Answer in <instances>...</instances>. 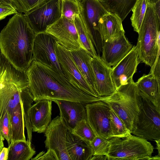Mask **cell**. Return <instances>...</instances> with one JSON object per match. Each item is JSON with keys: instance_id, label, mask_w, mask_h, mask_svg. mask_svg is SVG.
I'll return each mask as SVG.
<instances>
[{"instance_id": "6da1fadb", "label": "cell", "mask_w": 160, "mask_h": 160, "mask_svg": "<svg viewBox=\"0 0 160 160\" xmlns=\"http://www.w3.org/2000/svg\"><path fill=\"white\" fill-rule=\"evenodd\" d=\"M28 88L33 101L67 100L85 104L101 101L56 69L32 60L27 70Z\"/></svg>"}, {"instance_id": "7a4b0ae2", "label": "cell", "mask_w": 160, "mask_h": 160, "mask_svg": "<svg viewBox=\"0 0 160 160\" xmlns=\"http://www.w3.org/2000/svg\"><path fill=\"white\" fill-rule=\"evenodd\" d=\"M36 34L24 14L17 12L0 33L1 52L16 68L26 71L33 60Z\"/></svg>"}, {"instance_id": "3957f363", "label": "cell", "mask_w": 160, "mask_h": 160, "mask_svg": "<svg viewBox=\"0 0 160 160\" xmlns=\"http://www.w3.org/2000/svg\"><path fill=\"white\" fill-rule=\"evenodd\" d=\"M122 120L131 133L139 113L142 98L133 78L111 95L100 97Z\"/></svg>"}, {"instance_id": "277c9868", "label": "cell", "mask_w": 160, "mask_h": 160, "mask_svg": "<svg viewBox=\"0 0 160 160\" xmlns=\"http://www.w3.org/2000/svg\"><path fill=\"white\" fill-rule=\"evenodd\" d=\"M25 71L14 67L0 54V120L6 111L10 115L20 102V89L28 85Z\"/></svg>"}, {"instance_id": "5b68a950", "label": "cell", "mask_w": 160, "mask_h": 160, "mask_svg": "<svg viewBox=\"0 0 160 160\" xmlns=\"http://www.w3.org/2000/svg\"><path fill=\"white\" fill-rule=\"evenodd\" d=\"M138 33L136 46L140 61L152 67L160 56V17L153 3L147 2L145 16Z\"/></svg>"}, {"instance_id": "8992f818", "label": "cell", "mask_w": 160, "mask_h": 160, "mask_svg": "<svg viewBox=\"0 0 160 160\" xmlns=\"http://www.w3.org/2000/svg\"><path fill=\"white\" fill-rule=\"evenodd\" d=\"M108 160H149L154 147L147 140L131 134L108 139Z\"/></svg>"}, {"instance_id": "52a82bcc", "label": "cell", "mask_w": 160, "mask_h": 160, "mask_svg": "<svg viewBox=\"0 0 160 160\" xmlns=\"http://www.w3.org/2000/svg\"><path fill=\"white\" fill-rule=\"evenodd\" d=\"M80 15L86 31L98 56L102 52L103 40L100 27V20L108 12L99 0H82Z\"/></svg>"}, {"instance_id": "ba28073f", "label": "cell", "mask_w": 160, "mask_h": 160, "mask_svg": "<svg viewBox=\"0 0 160 160\" xmlns=\"http://www.w3.org/2000/svg\"><path fill=\"white\" fill-rule=\"evenodd\" d=\"M142 98L140 112L131 134L147 140L160 139V110L146 98Z\"/></svg>"}, {"instance_id": "9c48e42d", "label": "cell", "mask_w": 160, "mask_h": 160, "mask_svg": "<svg viewBox=\"0 0 160 160\" xmlns=\"http://www.w3.org/2000/svg\"><path fill=\"white\" fill-rule=\"evenodd\" d=\"M24 14L36 34L45 32L62 16L61 0H44Z\"/></svg>"}, {"instance_id": "30bf717a", "label": "cell", "mask_w": 160, "mask_h": 160, "mask_svg": "<svg viewBox=\"0 0 160 160\" xmlns=\"http://www.w3.org/2000/svg\"><path fill=\"white\" fill-rule=\"evenodd\" d=\"M86 120L96 135L109 139L113 137L111 125V109L102 101L85 104Z\"/></svg>"}, {"instance_id": "8fae6325", "label": "cell", "mask_w": 160, "mask_h": 160, "mask_svg": "<svg viewBox=\"0 0 160 160\" xmlns=\"http://www.w3.org/2000/svg\"><path fill=\"white\" fill-rule=\"evenodd\" d=\"M57 42L54 36L46 32L36 34L33 47V60L52 67L63 74L56 52Z\"/></svg>"}, {"instance_id": "7c38bea8", "label": "cell", "mask_w": 160, "mask_h": 160, "mask_svg": "<svg viewBox=\"0 0 160 160\" xmlns=\"http://www.w3.org/2000/svg\"><path fill=\"white\" fill-rule=\"evenodd\" d=\"M68 129L60 116H58L51 121L44 132L45 147L55 153L58 160H71L66 145Z\"/></svg>"}, {"instance_id": "4fadbf2b", "label": "cell", "mask_w": 160, "mask_h": 160, "mask_svg": "<svg viewBox=\"0 0 160 160\" xmlns=\"http://www.w3.org/2000/svg\"><path fill=\"white\" fill-rule=\"evenodd\" d=\"M56 52L63 74L88 94L96 97H99L80 72L70 51L57 42Z\"/></svg>"}, {"instance_id": "5bb4252c", "label": "cell", "mask_w": 160, "mask_h": 160, "mask_svg": "<svg viewBox=\"0 0 160 160\" xmlns=\"http://www.w3.org/2000/svg\"><path fill=\"white\" fill-rule=\"evenodd\" d=\"M45 32L54 36L70 51L82 48L74 21L63 16L50 26Z\"/></svg>"}, {"instance_id": "9a60e30c", "label": "cell", "mask_w": 160, "mask_h": 160, "mask_svg": "<svg viewBox=\"0 0 160 160\" xmlns=\"http://www.w3.org/2000/svg\"><path fill=\"white\" fill-rule=\"evenodd\" d=\"M133 47L125 34L112 40L104 41L101 59L107 66L112 68L129 53Z\"/></svg>"}, {"instance_id": "2e32d148", "label": "cell", "mask_w": 160, "mask_h": 160, "mask_svg": "<svg viewBox=\"0 0 160 160\" xmlns=\"http://www.w3.org/2000/svg\"><path fill=\"white\" fill-rule=\"evenodd\" d=\"M140 60L136 46L116 66L112 68L111 76L116 90L133 78Z\"/></svg>"}, {"instance_id": "e0dca14e", "label": "cell", "mask_w": 160, "mask_h": 160, "mask_svg": "<svg viewBox=\"0 0 160 160\" xmlns=\"http://www.w3.org/2000/svg\"><path fill=\"white\" fill-rule=\"evenodd\" d=\"M90 64L95 79V90L98 97L108 96L113 93L116 89L111 76L112 68L98 56L92 57Z\"/></svg>"}, {"instance_id": "ac0fdd59", "label": "cell", "mask_w": 160, "mask_h": 160, "mask_svg": "<svg viewBox=\"0 0 160 160\" xmlns=\"http://www.w3.org/2000/svg\"><path fill=\"white\" fill-rule=\"evenodd\" d=\"M53 102L58 106L60 116L68 130H72L79 122L86 119V104L67 100Z\"/></svg>"}, {"instance_id": "d6986e66", "label": "cell", "mask_w": 160, "mask_h": 160, "mask_svg": "<svg viewBox=\"0 0 160 160\" xmlns=\"http://www.w3.org/2000/svg\"><path fill=\"white\" fill-rule=\"evenodd\" d=\"M52 101L42 100L32 106L30 112L32 131L44 132L51 121Z\"/></svg>"}, {"instance_id": "ffe728a7", "label": "cell", "mask_w": 160, "mask_h": 160, "mask_svg": "<svg viewBox=\"0 0 160 160\" xmlns=\"http://www.w3.org/2000/svg\"><path fill=\"white\" fill-rule=\"evenodd\" d=\"M66 145L71 160H90L93 153L90 143L68 129Z\"/></svg>"}, {"instance_id": "44dd1931", "label": "cell", "mask_w": 160, "mask_h": 160, "mask_svg": "<svg viewBox=\"0 0 160 160\" xmlns=\"http://www.w3.org/2000/svg\"><path fill=\"white\" fill-rule=\"evenodd\" d=\"M136 82L141 95L160 110V82L150 73L143 74Z\"/></svg>"}, {"instance_id": "7402d4cb", "label": "cell", "mask_w": 160, "mask_h": 160, "mask_svg": "<svg viewBox=\"0 0 160 160\" xmlns=\"http://www.w3.org/2000/svg\"><path fill=\"white\" fill-rule=\"evenodd\" d=\"M122 19L116 14L108 12L100 20V27L103 41H110L125 34Z\"/></svg>"}, {"instance_id": "603a6c76", "label": "cell", "mask_w": 160, "mask_h": 160, "mask_svg": "<svg viewBox=\"0 0 160 160\" xmlns=\"http://www.w3.org/2000/svg\"><path fill=\"white\" fill-rule=\"evenodd\" d=\"M70 52L80 72L89 84L95 91L94 76L90 64L92 57L87 51L82 48Z\"/></svg>"}, {"instance_id": "cb8c5ba5", "label": "cell", "mask_w": 160, "mask_h": 160, "mask_svg": "<svg viewBox=\"0 0 160 160\" xmlns=\"http://www.w3.org/2000/svg\"><path fill=\"white\" fill-rule=\"evenodd\" d=\"M8 148L7 160H29L36 153L31 143L27 141L11 142Z\"/></svg>"}, {"instance_id": "d4e9b609", "label": "cell", "mask_w": 160, "mask_h": 160, "mask_svg": "<svg viewBox=\"0 0 160 160\" xmlns=\"http://www.w3.org/2000/svg\"><path fill=\"white\" fill-rule=\"evenodd\" d=\"M11 142L26 141L24 134V125L21 102L14 109L10 115Z\"/></svg>"}, {"instance_id": "484cf974", "label": "cell", "mask_w": 160, "mask_h": 160, "mask_svg": "<svg viewBox=\"0 0 160 160\" xmlns=\"http://www.w3.org/2000/svg\"><path fill=\"white\" fill-rule=\"evenodd\" d=\"M108 12L117 14L122 21L131 11L136 0H99Z\"/></svg>"}, {"instance_id": "4316f807", "label": "cell", "mask_w": 160, "mask_h": 160, "mask_svg": "<svg viewBox=\"0 0 160 160\" xmlns=\"http://www.w3.org/2000/svg\"><path fill=\"white\" fill-rule=\"evenodd\" d=\"M20 94L24 123L27 131V141L31 143L32 132L30 120V112L32 104L33 101L28 87L20 89Z\"/></svg>"}, {"instance_id": "83f0119b", "label": "cell", "mask_w": 160, "mask_h": 160, "mask_svg": "<svg viewBox=\"0 0 160 160\" xmlns=\"http://www.w3.org/2000/svg\"><path fill=\"white\" fill-rule=\"evenodd\" d=\"M74 22L82 48L92 57L98 56L97 52L82 23L80 14L75 16Z\"/></svg>"}, {"instance_id": "f1b7e54d", "label": "cell", "mask_w": 160, "mask_h": 160, "mask_svg": "<svg viewBox=\"0 0 160 160\" xmlns=\"http://www.w3.org/2000/svg\"><path fill=\"white\" fill-rule=\"evenodd\" d=\"M147 5L146 0H136L131 11L130 18L131 25L134 31L138 33L146 12Z\"/></svg>"}, {"instance_id": "f546056e", "label": "cell", "mask_w": 160, "mask_h": 160, "mask_svg": "<svg viewBox=\"0 0 160 160\" xmlns=\"http://www.w3.org/2000/svg\"><path fill=\"white\" fill-rule=\"evenodd\" d=\"M110 119L113 137L123 138L131 134L122 120L111 109L110 110Z\"/></svg>"}, {"instance_id": "4dcf8cb0", "label": "cell", "mask_w": 160, "mask_h": 160, "mask_svg": "<svg viewBox=\"0 0 160 160\" xmlns=\"http://www.w3.org/2000/svg\"><path fill=\"white\" fill-rule=\"evenodd\" d=\"M61 5L62 15L72 21L80 13V2L76 0H61Z\"/></svg>"}, {"instance_id": "1f68e13d", "label": "cell", "mask_w": 160, "mask_h": 160, "mask_svg": "<svg viewBox=\"0 0 160 160\" xmlns=\"http://www.w3.org/2000/svg\"><path fill=\"white\" fill-rule=\"evenodd\" d=\"M71 131L77 136L89 143L96 136L86 119H83L79 122Z\"/></svg>"}, {"instance_id": "d6a6232c", "label": "cell", "mask_w": 160, "mask_h": 160, "mask_svg": "<svg viewBox=\"0 0 160 160\" xmlns=\"http://www.w3.org/2000/svg\"><path fill=\"white\" fill-rule=\"evenodd\" d=\"M90 144L92 149L93 156L107 155L109 148L108 139L96 135Z\"/></svg>"}, {"instance_id": "836d02e7", "label": "cell", "mask_w": 160, "mask_h": 160, "mask_svg": "<svg viewBox=\"0 0 160 160\" xmlns=\"http://www.w3.org/2000/svg\"><path fill=\"white\" fill-rule=\"evenodd\" d=\"M0 132L9 146L11 142L12 138L10 116L8 111L0 120Z\"/></svg>"}, {"instance_id": "e575fe53", "label": "cell", "mask_w": 160, "mask_h": 160, "mask_svg": "<svg viewBox=\"0 0 160 160\" xmlns=\"http://www.w3.org/2000/svg\"><path fill=\"white\" fill-rule=\"evenodd\" d=\"M44 0H14L18 12L25 13Z\"/></svg>"}, {"instance_id": "d590c367", "label": "cell", "mask_w": 160, "mask_h": 160, "mask_svg": "<svg viewBox=\"0 0 160 160\" xmlns=\"http://www.w3.org/2000/svg\"><path fill=\"white\" fill-rule=\"evenodd\" d=\"M18 11L12 6L0 2V21L5 18L7 16L14 14Z\"/></svg>"}, {"instance_id": "8d00e7d4", "label": "cell", "mask_w": 160, "mask_h": 160, "mask_svg": "<svg viewBox=\"0 0 160 160\" xmlns=\"http://www.w3.org/2000/svg\"><path fill=\"white\" fill-rule=\"evenodd\" d=\"M32 160H58L55 153L50 149H47L46 152L42 151L39 153L34 158H32Z\"/></svg>"}, {"instance_id": "74e56055", "label": "cell", "mask_w": 160, "mask_h": 160, "mask_svg": "<svg viewBox=\"0 0 160 160\" xmlns=\"http://www.w3.org/2000/svg\"><path fill=\"white\" fill-rule=\"evenodd\" d=\"M160 61L159 56L158 57L154 65L151 67L150 73L160 82Z\"/></svg>"}, {"instance_id": "f35d334b", "label": "cell", "mask_w": 160, "mask_h": 160, "mask_svg": "<svg viewBox=\"0 0 160 160\" xmlns=\"http://www.w3.org/2000/svg\"><path fill=\"white\" fill-rule=\"evenodd\" d=\"M8 153V148L3 147L0 152V160H7Z\"/></svg>"}, {"instance_id": "ab89813d", "label": "cell", "mask_w": 160, "mask_h": 160, "mask_svg": "<svg viewBox=\"0 0 160 160\" xmlns=\"http://www.w3.org/2000/svg\"><path fill=\"white\" fill-rule=\"evenodd\" d=\"M107 159V155H95L92 156L90 160H106Z\"/></svg>"}, {"instance_id": "60d3db41", "label": "cell", "mask_w": 160, "mask_h": 160, "mask_svg": "<svg viewBox=\"0 0 160 160\" xmlns=\"http://www.w3.org/2000/svg\"><path fill=\"white\" fill-rule=\"evenodd\" d=\"M0 2L9 5L16 9V3L14 0H0Z\"/></svg>"}, {"instance_id": "b9f144b4", "label": "cell", "mask_w": 160, "mask_h": 160, "mask_svg": "<svg viewBox=\"0 0 160 160\" xmlns=\"http://www.w3.org/2000/svg\"><path fill=\"white\" fill-rule=\"evenodd\" d=\"M153 4L156 13L158 16L160 17V0H158Z\"/></svg>"}, {"instance_id": "7bdbcfd3", "label": "cell", "mask_w": 160, "mask_h": 160, "mask_svg": "<svg viewBox=\"0 0 160 160\" xmlns=\"http://www.w3.org/2000/svg\"><path fill=\"white\" fill-rule=\"evenodd\" d=\"M154 141L156 142V148L158 152V155L160 156V139H156Z\"/></svg>"}, {"instance_id": "ee69618b", "label": "cell", "mask_w": 160, "mask_h": 160, "mask_svg": "<svg viewBox=\"0 0 160 160\" xmlns=\"http://www.w3.org/2000/svg\"><path fill=\"white\" fill-rule=\"evenodd\" d=\"M4 139L2 136L0 132V147H4L3 141Z\"/></svg>"}, {"instance_id": "f6af8a7d", "label": "cell", "mask_w": 160, "mask_h": 160, "mask_svg": "<svg viewBox=\"0 0 160 160\" xmlns=\"http://www.w3.org/2000/svg\"><path fill=\"white\" fill-rule=\"evenodd\" d=\"M2 147H0V152H1V150H2Z\"/></svg>"}, {"instance_id": "bcb514c9", "label": "cell", "mask_w": 160, "mask_h": 160, "mask_svg": "<svg viewBox=\"0 0 160 160\" xmlns=\"http://www.w3.org/2000/svg\"><path fill=\"white\" fill-rule=\"evenodd\" d=\"M77 1H78L80 2V1H81L82 0H76Z\"/></svg>"}]
</instances>
